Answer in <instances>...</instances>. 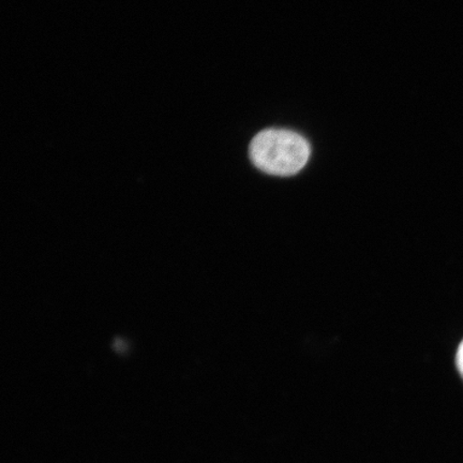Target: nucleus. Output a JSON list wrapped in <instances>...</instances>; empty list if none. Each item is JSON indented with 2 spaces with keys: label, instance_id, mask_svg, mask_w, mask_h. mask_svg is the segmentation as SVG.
Listing matches in <instances>:
<instances>
[{
  "label": "nucleus",
  "instance_id": "f03ea898",
  "mask_svg": "<svg viewBox=\"0 0 463 463\" xmlns=\"http://www.w3.org/2000/svg\"><path fill=\"white\" fill-rule=\"evenodd\" d=\"M456 361H457V367H458L459 373L463 378V341H462L461 345H459L458 352H457Z\"/></svg>",
  "mask_w": 463,
  "mask_h": 463
},
{
  "label": "nucleus",
  "instance_id": "f257e3e1",
  "mask_svg": "<svg viewBox=\"0 0 463 463\" xmlns=\"http://www.w3.org/2000/svg\"><path fill=\"white\" fill-rule=\"evenodd\" d=\"M249 154L259 170L287 177L304 169L310 157V145L297 132L266 129L254 137Z\"/></svg>",
  "mask_w": 463,
  "mask_h": 463
}]
</instances>
